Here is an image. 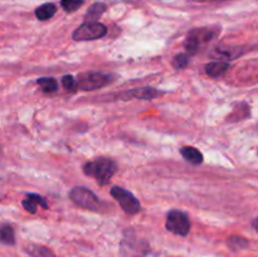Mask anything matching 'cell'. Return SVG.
<instances>
[{
	"label": "cell",
	"mask_w": 258,
	"mask_h": 257,
	"mask_svg": "<svg viewBox=\"0 0 258 257\" xmlns=\"http://www.w3.org/2000/svg\"><path fill=\"white\" fill-rule=\"evenodd\" d=\"M116 169H117V165H116L115 161L107 158H100L97 160L86 164L83 170L87 175L97 179L98 184L106 185L115 174Z\"/></svg>",
	"instance_id": "obj_1"
},
{
	"label": "cell",
	"mask_w": 258,
	"mask_h": 257,
	"mask_svg": "<svg viewBox=\"0 0 258 257\" xmlns=\"http://www.w3.org/2000/svg\"><path fill=\"white\" fill-rule=\"evenodd\" d=\"M107 34V28L98 22H86L73 32V39L78 42L83 40H95L105 37Z\"/></svg>",
	"instance_id": "obj_2"
},
{
	"label": "cell",
	"mask_w": 258,
	"mask_h": 257,
	"mask_svg": "<svg viewBox=\"0 0 258 257\" xmlns=\"http://www.w3.org/2000/svg\"><path fill=\"white\" fill-rule=\"evenodd\" d=\"M166 229L176 236L185 237L190 231V221L184 212L171 211L166 217Z\"/></svg>",
	"instance_id": "obj_3"
},
{
	"label": "cell",
	"mask_w": 258,
	"mask_h": 257,
	"mask_svg": "<svg viewBox=\"0 0 258 257\" xmlns=\"http://www.w3.org/2000/svg\"><path fill=\"white\" fill-rule=\"evenodd\" d=\"M110 193L111 196L116 199V202L120 204L121 208H122L127 214H135L138 213V212H140V202L136 199V197L134 196L133 193H130V191H127L126 189L117 185L112 186Z\"/></svg>",
	"instance_id": "obj_4"
},
{
	"label": "cell",
	"mask_w": 258,
	"mask_h": 257,
	"mask_svg": "<svg viewBox=\"0 0 258 257\" xmlns=\"http://www.w3.org/2000/svg\"><path fill=\"white\" fill-rule=\"evenodd\" d=\"M70 197L71 199H72L73 203L82 207V208L90 209V211H96V209L100 208L98 198L96 197L95 193H92V191L87 188L76 186V188H73L72 190H71Z\"/></svg>",
	"instance_id": "obj_5"
},
{
	"label": "cell",
	"mask_w": 258,
	"mask_h": 257,
	"mask_svg": "<svg viewBox=\"0 0 258 257\" xmlns=\"http://www.w3.org/2000/svg\"><path fill=\"white\" fill-rule=\"evenodd\" d=\"M78 87L81 90L91 91L97 90V88L103 87V86L108 85L111 82L110 75H103V73L98 72H87L83 73L78 77Z\"/></svg>",
	"instance_id": "obj_6"
},
{
	"label": "cell",
	"mask_w": 258,
	"mask_h": 257,
	"mask_svg": "<svg viewBox=\"0 0 258 257\" xmlns=\"http://www.w3.org/2000/svg\"><path fill=\"white\" fill-rule=\"evenodd\" d=\"M120 252L122 257H145L148 253V244L134 236L125 237L121 242Z\"/></svg>",
	"instance_id": "obj_7"
},
{
	"label": "cell",
	"mask_w": 258,
	"mask_h": 257,
	"mask_svg": "<svg viewBox=\"0 0 258 257\" xmlns=\"http://www.w3.org/2000/svg\"><path fill=\"white\" fill-rule=\"evenodd\" d=\"M37 206L43 207L44 209L48 208L47 202H45L43 197H40L39 194L28 193L25 199L23 201V207L25 208V211H28L29 213H35L37 212Z\"/></svg>",
	"instance_id": "obj_8"
},
{
	"label": "cell",
	"mask_w": 258,
	"mask_h": 257,
	"mask_svg": "<svg viewBox=\"0 0 258 257\" xmlns=\"http://www.w3.org/2000/svg\"><path fill=\"white\" fill-rule=\"evenodd\" d=\"M180 154L186 161H189L191 164H196V165H198V164H201L203 161V155H202L201 151L196 148H191V146H184V148H181Z\"/></svg>",
	"instance_id": "obj_9"
},
{
	"label": "cell",
	"mask_w": 258,
	"mask_h": 257,
	"mask_svg": "<svg viewBox=\"0 0 258 257\" xmlns=\"http://www.w3.org/2000/svg\"><path fill=\"white\" fill-rule=\"evenodd\" d=\"M25 252L32 257H57L49 248L38 244H28L25 247Z\"/></svg>",
	"instance_id": "obj_10"
},
{
	"label": "cell",
	"mask_w": 258,
	"mask_h": 257,
	"mask_svg": "<svg viewBox=\"0 0 258 257\" xmlns=\"http://www.w3.org/2000/svg\"><path fill=\"white\" fill-rule=\"evenodd\" d=\"M57 12V8L52 3H47V4L40 5L39 8L35 9V17L39 20H48L53 17Z\"/></svg>",
	"instance_id": "obj_11"
},
{
	"label": "cell",
	"mask_w": 258,
	"mask_h": 257,
	"mask_svg": "<svg viewBox=\"0 0 258 257\" xmlns=\"http://www.w3.org/2000/svg\"><path fill=\"white\" fill-rule=\"evenodd\" d=\"M229 68V65L226 62H212L208 63L206 67L207 75L211 77H219L223 75L227 70Z\"/></svg>",
	"instance_id": "obj_12"
},
{
	"label": "cell",
	"mask_w": 258,
	"mask_h": 257,
	"mask_svg": "<svg viewBox=\"0 0 258 257\" xmlns=\"http://www.w3.org/2000/svg\"><path fill=\"white\" fill-rule=\"evenodd\" d=\"M131 96L136 98H143V100H151V98H155L156 96L160 95V91L155 90V88L145 87V88H138V90H134L130 92Z\"/></svg>",
	"instance_id": "obj_13"
},
{
	"label": "cell",
	"mask_w": 258,
	"mask_h": 257,
	"mask_svg": "<svg viewBox=\"0 0 258 257\" xmlns=\"http://www.w3.org/2000/svg\"><path fill=\"white\" fill-rule=\"evenodd\" d=\"M106 10V7L101 3H96L92 7L88 9L87 14H86V22H96L101 15L103 14V12Z\"/></svg>",
	"instance_id": "obj_14"
},
{
	"label": "cell",
	"mask_w": 258,
	"mask_h": 257,
	"mask_svg": "<svg viewBox=\"0 0 258 257\" xmlns=\"http://www.w3.org/2000/svg\"><path fill=\"white\" fill-rule=\"evenodd\" d=\"M37 83L40 86L44 92L50 93V92H55L58 88V82L52 77H43V78H38Z\"/></svg>",
	"instance_id": "obj_15"
},
{
	"label": "cell",
	"mask_w": 258,
	"mask_h": 257,
	"mask_svg": "<svg viewBox=\"0 0 258 257\" xmlns=\"http://www.w3.org/2000/svg\"><path fill=\"white\" fill-rule=\"evenodd\" d=\"M0 237H2V242L4 244H9L13 246L15 243V234L14 229L9 224H4L2 227V231H0Z\"/></svg>",
	"instance_id": "obj_16"
},
{
	"label": "cell",
	"mask_w": 258,
	"mask_h": 257,
	"mask_svg": "<svg viewBox=\"0 0 258 257\" xmlns=\"http://www.w3.org/2000/svg\"><path fill=\"white\" fill-rule=\"evenodd\" d=\"M199 44H201V39L197 35L190 34L186 38L185 43H184V47H185L186 52L190 53V54H194V53L198 52Z\"/></svg>",
	"instance_id": "obj_17"
},
{
	"label": "cell",
	"mask_w": 258,
	"mask_h": 257,
	"mask_svg": "<svg viewBox=\"0 0 258 257\" xmlns=\"http://www.w3.org/2000/svg\"><path fill=\"white\" fill-rule=\"evenodd\" d=\"M228 246L232 249H242L248 246V242L246 238L239 236H232L228 238Z\"/></svg>",
	"instance_id": "obj_18"
},
{
	"label": "cell",
	"mask_w": 258,
	"mask_h": 257,
	"mask_svg": "<svg viewBox=\"0 0 258 257\" xmlns=\"http://www.w3.org/2000/svg\"><path fill=\"white\" fill-rule=\"evenodd\" d=\"M82 4L83 0H62V2H60V5H62L63 9L67 13L76 12Z\"/></svg>",
	"instance_id": "obj_19"
},
{
	"label": "cell",
	"mask_w": 258,
	"mask_h": 257,
	"mask_svg": "<svg viewBox=\"0 0 258 257\" xmlns=\"http://www.w3.org/2000/svg\"><path fill=\"white\" fill-rule=\"evenodd\" d=\"M189 63V55L188 54H181L175 55V58L173 59V66L176 68V70H181V68L186 67Z\"/></svg>",
	"instance_id": "obj_20"
},
{
	"label": "cell",
	"mask_w": 258,
	"mask_h": 257,
	"mask_svg": "<svg viewBox=\"0 0 258 257\" xmlns=\"http://www.w3.org/2000/svg\"><path fill=\"white\" fill-rule=\"evenodd\" d=\"M62 85L67 91H75L78 86V81H76L72 76H64L62 78Z\"/></svg>",
	"instance_id": "obj_21"
},
{
	"label": "cell",
	"mask_w": 258,
	"mask_h": 257,
	"mask_svg": "<svg viewBox=\"0 0 258 257\" xmlns=\"http://www.w3.org/2000/svg\"><path fill=\"white\" fill-rule=\"evenodd\" d=\"M252 226H253V228L256 229V231L258 232V218L254 219V221H253V223H252Z\"/></svg>",
	"instance_id": "obj_22"
}]
</instances>
